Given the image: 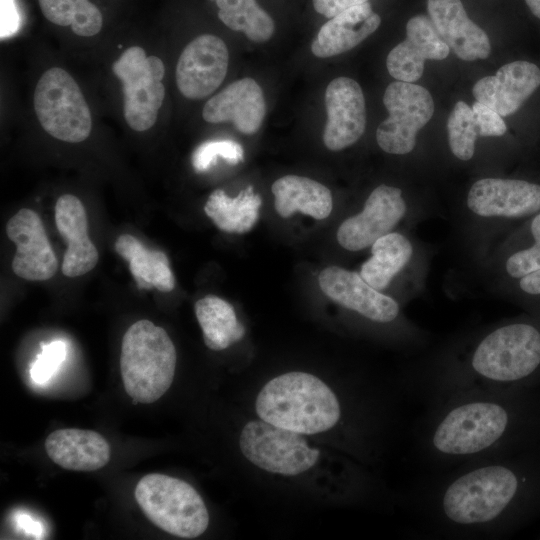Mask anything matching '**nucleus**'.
Returning <instances> with one entry per match:
<instances>
[{"instance_id": "1", "label": "nucleus", "mask_w": 540, "mask_h": 540, "mask_svg": "<svg viewBox=\"0 0 540 540\" xmlns=\"http://www.w3.org/2000/svg\"><path fill=\"white\" fill-rule=\"evenodd\" d=\"M423 530L445 539H495L540 517V446L464 462L413 489Z\"/></svg>"}, {"instance_id": "2", "label": "nucleus", "mask_w": 540, "mask_h": 540, "mask_svg": "<svg viewBox=\"0 0 540 540\" xmlns=\"http://www.w3.org/2000/svg\"><path fill=\"white\" fill-rule=\"evenodd\" d=\"M415 439L421 456L442 467L540 446V386L470 390L436 400Z\"/></svg>"}, {"instance_id": "3", "label": "nucleus", "mask_w": 540, "mask_h": 540, "mask_svg": "<svg viewBox=\"0 0 540 540\" xmlns=\"http://www.w3.org/2000/svg\"><path fill=\"white\" fill-rule=\"evenodd\" d=\"M411 385L427 404L470 390L540 386V319L527 314L455 340L413 367Z\"/></svg>"}, {"instance_id": "4", "label": "nucleus", "mask_w": 540, "mask_h": 540, "mask_svg": "<svg viewBox=\"0 0 540 540\" xmlns=\"http://www.w3.org/2000/svg\"><path fill=\"white\" fill-rule=\"evenodd\" d=\"M255 408L260 419L300 434L330 430L342 414L333 390L305 372H289L270 380L259 392Z\"/></svg>"}, {"instance_id": "5", "label": "nucleus", "mask_w": 540, "mask_h": 540, "mask_svg": "<svg viewBox=\"0 0 540 540\" xmlns=\"http://www.w3.org/2000/svg\"><path fill=\"white\" fill-rule=\"evenodd\" d=\"M177 354L167 332L142 319L125 332L120 355L124 389L134 403H152L170 388Z\"/></svg>"}, {"instance_id": "6", "label": "nucleus", "mask_w": 540, "mask_h": 540, "mask_svg": "<svg viewBox=\"0 0 540 540\" xmlns=\"http://www.w3.org/2000/svg\"><path fill=\"white\" fill-rule=\"evenodd\" d=\"M134 496L146 517L171 535L193 539L209 525V513L202 497L181 479L147 474L138 481Z\"/></svg>"}, {"instance_id": "7", "label": "nucleus", "mask_w": 540, "mask_h": 540, "mask_svg": "<svg viewBox=\"0 0 540 540\" xmlns=\"http://www.w3.org/2000/svg\"><path fill=\"white\" fill-rule=\"evenodd\" d=\"M464 209L461 216L468 226L517 228L540 212V184L517 178H481L469 187Z\"/></svg>"}, {"instance_id": "8", "label": "nucleus", "mask_w": 540, "mask_h": 540, "mask_svg": "<svg viewBox=\"0 0 540 540\" xmlns=\"http://www.w3.org/2000/svg\"><path fill=\"white\" fill-rule=\"evenodd\" d=\"M34 109L42 128L54 138L79 143L92 129L89 106L73 77L52 67L37 82Z\"/></svg>"}, {"instance_id": "9", "label": "nucleus", "mask_w": 540, "mask_h": 540, "mask_svg": "<svg viewBox=\"0 0 540 540\" xmlns=\"http://www.w3.org/2000/svg\"><path fill=\"white\" fill-rule=\"evenodd\" d=\"M112 71L122 83L125 121L135 131L150 129L165 97L164 63L157 56L147 57L142 47L131 46L114 61Z\"/></svg>"}, {"instance_id": "10", "label": "nucleus", "mask_w": 540, "mask_h": 540, "mask_svg": "<svg viewBox=\"0 0 540 540\" xmlns=\"http://www.w3.org/2000/svg\"><path fill=\"white\" fill-rule=\"evenodd\" d=\"M303 434L276 426L262 419L245 424L239 446L255 466L284 476L301 474L315 465L319 450L311 448Z\"/></svg>"}, {"instance_id": "11", "label": "nucleus", "mask_w": 540, "mask_h": 540, "mask_svg": "<svg viewBox=\"0 0 540 540\" xmlns=\"http://www.w3.org/2000/svg\"><path fill=\"white\" fill-rule=\"evenodd\" d=\"M389 113L376 130L378 146L392 155H407L416 146V136L434 113L431 94L410 82L390 83L383 95Z\"/></svg>"}, {"instance_id": "12", "label": "nucleus", "mask_w": 540, "mask_h": 540, "mask_svg": "<svg viewBox=\"0 0 540 540\" xmlns=\"http://www.w3.org/2000/svg\"><path fill=\"white\" fill-rule=\"evenodd\" d=\"M410 214L403 191L381 184L368 195L362 209L341 222L336 233L339 245L350 252L372 246L380 237L394 231Z\"/></svg>"}, {"instance_id": "13", "label": "nucleus", "mask_w": 540, "mask_h": 540, "mask_svg": "<svg viewBox=\"0 0 540 540\" xmlns=\"http://www.w3.org/2000/svg\"><path fill=\"white\" fill-rule=\"evenodd\" d=\"M318 283L329 299L372 323L418 328L402 318L395 298L373 288L359 272L329 266L320 272Z\"/></svg>"}, {"instance_id": "14", "label": "nucleus", "mask_w": 540, "mask_h": 540, "mask_svg": "<svg viewBox=\"0 0 540 540\" xmlns=\"http://www.w3.org/2000/svg\"><path fill=\"white\" fill-rule=\"evenodd\" d=\"M228 63V49L221 38L212 34L197 36L179 56L175 73L178 90L188 99L207 97L223 82Z\"/></svg>"}, {"instance_id": "15", "label": "nucleus", "mask_w": 540, "mask_h": 540, "mask_svg": "<svg viewBox=\"0 0 540 540\" xmlns=\"http://www.w3.org/2000/svg\"><path fill=\"white\" fill-rule=\"evenodd\" d=\"M8 238L17 247L12 270L28 281H45L58 270V260L39 215L28 208L19 210L6 225Z\"/></svg>"}, {"instance_id": "16", "label": "nucleus", "mask_w": 540, "mask_h": 540, "mask_svg": "<svg viewBox=\"0 0 540 540\" xmlns=\"http://www.w3.org/2000/svg\"><path fill=\"white\" fill-rule=\"evenodd\" d=\"M327 121L323 142L331 151L343 150L356 143L366 128L365 99L360 85L340 76L325 91Z\"/></svg>"}, {"instance_id": "17", "label": "nucleus", "mask_w": 540, "mask_h": 540, "mask_svg": "<svg viewBox=\"0 0 540 540\" xmlns=\"http://www.w3.org/2000/svg\"><path fill=\"white\" fill-rule=\"evenodd\" d=\"M450 48L431 19L416 15L406 24V38L388 54L386 66L397 81L416 82L423 74L426 60H443Z\"/></svg>"}, {"instance_id": "18", "label": "nucleus", "mask_w": 540, "mask_h": 540, "mask_svg": "<svg viewBox=\"0 0 540 540\" xmlns=\"http://www.w3.org/2000/svg\"><path fill=\"white\" fill-rule=\"evenodd\" d=\"M540 86V68L517 60L500 67L495 75L478 80L472 93L475 99L501 116L514 114Z\"/></svg>"}, {"instance_id": "19", "label": "nucleus", "mask_w": 540, "mask_h": 540, "mask_svg": "<svg viewBox=\"0 0 540 540\" xmlns=\"http://www.w3.org/2000/svg\"><path fill=\"white\" fill-rule=\"evenodd\" d=\"M266 114L263 91L252 78L236 80L211 97L202 110L209 123L232 122L243 134H254Z\"/></svg>"}, {"instance_id": "20", "label": "nucleus", "mask_w": 540, "mask_h": 540, "mask_svg": "<svg viewBox=\"0 0 540 540\" xmlns=\"http://www.w3.org/2000/svg\"><path fill=\"white\" fill-rule=\"evenodd\" d=\"M429 18L458 58L486 59L491 44L486 32L467 15L461 0H428Z\"/></svg>"}, {"instance_id": "21", "label": "nucleus", "mask_w": 540, "mask_h": 540, "mask_svg": "<svg viewBox=\"0 0 540 540\" xmlns=\"http://www.w3.org/2000/svg\"><path fill=\"white\" fill-rule=\"evenodd\" d=\"M55 223L67 242L62 273L78 277L92 270L99 260L98 250L88 236L86 210L74 195L64 194L55 204Z\"/></svg>"}, {"instance_id": "22", "label": "nucleus", "mask_w": 540, "mask_h": 540, "mask_svg": "<svg viewBox=\"0 0 540 540\" xmlns=\"http://www.w3.org/2000/svg\"><path fill=\"white\" fill-rule=\"evenodd\" d=\"M49 458L73 471H95L110 460V446L98 432L77 428L55 430L45 440Z\"/></svg>"}, {"instance_id": "23", "label": "nucleus", "mask_w": 540, "mask_h": 540, "mask_svg": "<svg viewBox=\"0 0 540 540\" xmlns=\"http://www.w3.org/2000/svg\"><path fill=\"white\" fill-rule=\"evenodd\" d=\"M380 16L366 2L330 18L311 43L312 53L328 58L347 52L377 30Z\"/></svg>"}, {"instance_id": "24", "label": "nucleus", "mask_w": 540, "mask_h": 540, "mask_svg": "<svg viewBox=\"0 0 540 540\" xmlns=\"http://www.w3.org/2000/svg\"><path fill=\"white\" fill-rule=\"evenodd\" d=\"M418 248L409 236L392 231L371 246V256L361 265L360 275L373 288L384 292L412 266H418Z\"/></svg>"}, {"instance_id": "25", "label": "nucleus", "mask_w": 540, "mask_h": 540, "mask_svg": "<svg viewBox=\"0 0 540 540\" xmlns=\"http://www.w3.org/2000/svg\"><path fill=\"white\" fill-rule=\"evenodd\" d=\"M277 213L288 218L301 212L317 220L327 218L333 209L331 191L320 182L298 176L285 175L271 186Z\"/></svg>"}, {"instance_id": "26", "label": "nucleus", "mask_w": 540, "mask_h": 540, "mask_svg": "<svg viewBox=\"0 0 540 540\" xmlns=\"http://www.w3.org/2000/svg\"><path fill=\"white\" fill-rule=\"evenodd\" d=\"M514 230L496 262L497 272L506 283L540 270V212Z\"/></svg>"}, {"instance_id": "27", "label": "nucleus", "mask_w": 540, "mask_h": 540, "mask_svg": "<svg viewBox=\"0 0 540 540\" xmlns=\"http://www.w3.org/2000/svg\"><path fill=\"white\" fill-rule=\"evenodd\" d=\"M115 250L129 262L130 272L139 288H156L161 292H170L174 289V275L164 252L147 249L130 234L118 237Z\"/></svg>"}, {"instance_id": "28", "label": "nucleus", "mask_w": 540, "mask_h": 540, "mask_svg": "<svg viewBox=\"0 0 540 540\" xmlns=\"http://www.w3.org/2000/svg\"><path fill=\"white\" fill-rule=\"evenodd\" d=\"M261 196L253 186L243 189L235 197L216 189L204 205L205 214L222 231L244 234L249 232L259 218Z\"/></svg>"}, {"instance_id": "29", "label": "nucleus", "mask_w": 540, "mask_h": 540, "mask_svg": "<svg viewBox=\"0 0 540 540\" xmlns=\"http://www.w3.org/2000/svg\"><path fill=\"white\" fill-rule=\"evenodd\" d=\"M195 315L203 332L205 345L215 351L228 348L245 334V327L230 303L214 295L199 299Z\"/></svg>"}, {"instance_id": "30", "label": "nucleus", "mask_w": 540, "mask_h": 540, "mask_svg": "<svg viewBox=\"0 0 540 540\" xmlns=\"http://www.w3.org/2000/svg\"><path fill=\"white\" fill-rule=\"evenodd\" d=\"M218 18L234 31H240L254 42H265L274 33L275 25L271 16L256 0H215Z\"/></svg>"}, {"instance_id": "31", "label": "nucleus", "mask_w": 540, "mask_h": 540, "mask_svg": "<svg viewBox=\"0 0 540 540\" xmlns=\"http://www.w3.org/2000/svg\"><path fill=\"white\" fill-rule=\"evenodd\" d=\"M38 3L47 20L70 26L78 36H94L102 28V13L89 0H38Z\"/></svg>"}, {"instance_id": "32", "label": "nucleus", "mask_w": 540, "mask_h": 540, "mask_svg": "<svg viewBox=\"0 0 540 540\" xmlns=\"http://www.w3.org/2000/svg\"><path fill=\"white\" fill-rule=\"evenodd\" d=\"M448 144L452 154L461 161L473 158L479 135L472 108L458 101L447 120Z\"/></svg>"}, {"instance_id": "33", "label": "nucleus", "mask_w": 540, "mask_h": 540, "mask_svg": "<svg viewBox=\"0 0 540 540\" xmlns=\"http://www.w3.org/2000/svg\"><path fill=\"white\" fill-rule=\"evenodd\" d=\"M222 157L230 164H238L244 159L242 146L232 140H212L199 145L192 154V165L197 172H204Z\"/></svg>"}, {"instance_id": "34", "label": "nucleus", "mask_w": 540, "mask_h": 540, "mask_svg": "<svg viewBox=\"0 0 540 540\" xmlns=\"http://www.w3.org/2000/svg\"><path fill=\"white\" fill-rule=\"evenodd\" d=\"M66 357V344L56 340L42 345V351L31 365L32 379L42 384L47 382L59 369Z\"/></svg>"}, {"instance_id": "35", "label": "nucleus", "mask_w": 540, "mask_h": 540, "mask_svg": "<svg viewBox=\"0 0 540 540\" xmlns=\"http://www.w3.org/2000/svg\"><path fill=\"white\" fill-rule=\"evenodd\" d=\"M506 284L512 297L528 314L540 319V270Z\"/></svg>"}, {"instance_id": "36", "label": "nucleus", "mask_w": 540, "mask_h": 540, "mask_svg": "<svg viewBox=\"0 0 540 540\" xmlns=\"http://www.w3.org/2000/svg\"><path fill=\"white\" fill-rule=\"evenodd\" d=\"M471 108L477 122L479 136L499 137L506 133L507 126L502 116L496 111L478 101Z\"/></svg>"}, {"instance_id": "37", "label": "nucleus", "mask_w": 540, "mask_h": 540, "mask_svg": "<svg viewBox=\"0 0 540 540\" xmlns=\"http://www.w3.org/2000/svg\"><path fill=\"white\" fill-rule=\"evenodd\" d=\"M1 40L12 36L19 29L20 17L14 0H0Z\"/></svg>"}, {"instance_id": "38", "label": "nucleus", "mask_w": 540, "mask_h": 540, "mask_svg": "<svg viewBox=\"0 0 540 540\" xmlns=\"http://www.w3.org/2000/svg\"><path fill=\"white\" fill-rule=\"evenodd\" d=\"M312 2L317 13L330 19L347 9L366 3L368 0H312Z\"/></svg>"}, {"instance_id": "39", "label": "nucleus", "mask_w": 540, "mask_h": 540, "mask_svg": "<svg viewBox=\"0 0 540 540\" xmlns=\"http://www.w3.org/2000/svg\"><path fill=\"white\" fill-rule=\"evenodd\" d=\"M530 11L540 19V0H525Z\"/></svg>"}]
</instances>
